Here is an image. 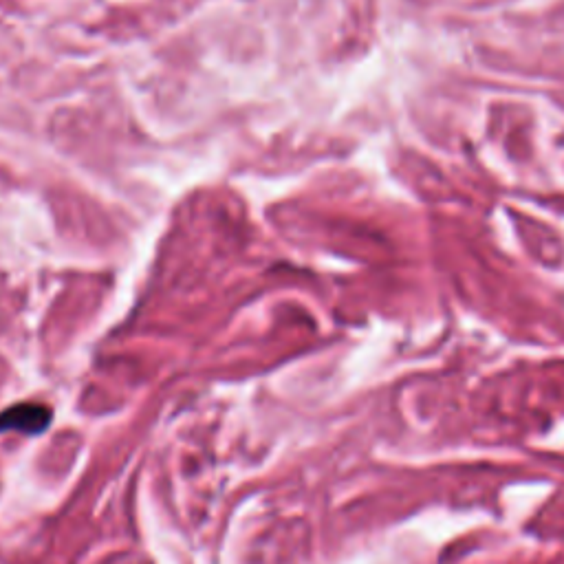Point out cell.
<instances>
[{
    "instance_id": "6da1fadb",
    "label": "cell",
    "mask_w": 564,
    "mask_h": 564,
    "mask_svg": "<svg viewBox=\"0 0 564 564\" xmlns=\"http://www.w3.org/2000/svg\"><path fill=\"white\" fill-rule=\"evenodd\" d=\"M51 421V410L42 404H16L0 412V432L16 430L27 435H40Z\"/></svg>"
}]
</instances>
